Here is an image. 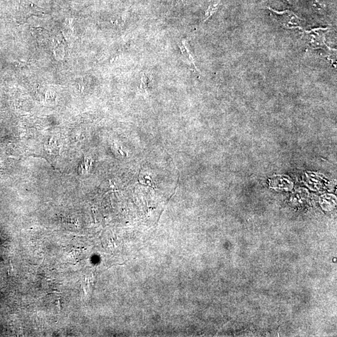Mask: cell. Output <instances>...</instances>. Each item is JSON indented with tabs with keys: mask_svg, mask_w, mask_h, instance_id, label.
Returning <instances> with one entry per match:
<instances>
[{
	"mask_svg": "<svg viewBox=\"0 0 337 337\" xmlns=\"http://www.w3.org/2000/svg\"><path fill=\"white\" fill-rule=\"evenodd\" d=\"M217 8L218 4H212L211 5H210L206 11H205L204 21L207 20L216 11Z\"/></svg>",
	"mask_w": 337,
	"mask_h": 337,
	"instance_id": "277c9868",
	"label": "cell"
},
{
	"mask_svg": "<svg viewBox=\"0 0 337 337\" xmlns=\"http://www.w3.org/2000/svg\"><path fill=\"white\" fill-rule=\"evenodd\" d=\"M285 2L288 3L289 5L295 6L298 3L299 0H284Z\"/></svg>",
	"mask_w": 337,
	"mask_h": 337,
	"instance_id": "8992f818",
	"label": "cell"
},
{
	"mask_svg": "<svg viewBox=\"0 0 337 337\" xmlns=\"http://www.w3.org/2000/svg\"><path fill=\"white\" fill-rule=\"evenodd\" d=\"M275 19L282 27L286 29L302 28L304 21L293 11L285 10L279 11L268 7Z\"/></svg>",
	"mask_w": 337,
	"mask_h": 337,
	"instance_id": "6da1fadb",
	"label": "cell"
},
{
	"mask_svg": "<svg viewBox=\"0 0 337 337\" xmlns=\"http://www.w3.org/2000/svg\"><path fill=\"white\" fill-rule=\"evenodd\" d=\"M311 8L319 14H324L327 10V5L324 0H311Z\"/></svg>",
	"mask_w": 337,
	"mask_h": 337,
	"instance_id": "3957f363",
	"label": "cell"
},
{
	"mask_svg": "<svg viewBox=\"0 0 337 337\" xmlns=\"http://www.w3.org/2000/svg\"><path fill=\"white\" fill-rule=\"evenodd\" d=\"M151 76L149 74H145L142 78V85L144 88H147L151 83Z\"/></svg>",
	"mask_w": 337,
	"mask_h": 337,
	"instance_id": "5b68a950",
	"label": "cell"
},
{
	"mask_svg": "<svg viewBox=\"0 0 337 337\" xmlns=\"http://www.w3.org/2000/svg\"><path fill=\"white\" fill-rule=\"evenodd\" d=\"M73 18H70L69 19V23L70 24V25H72V23H73Z\"/></svg>",
	"mask_w": 337,
	"mask_h": 337,
	"instance_id": "52a82bcc",
	"label": "cell"
},
{
	"mask_svg": "<svg viewBox=\"0 0 337 337\" xmlns=\"http://www.w3.org/2000/svg\"><path fill=\"white\" fill-rule=\"evenodd\" d=\"M328 28H316L310 31H304V37L307 43L312 48L315 49H331L326 42V35Z\"/></svg>",
	"mask_w": 337,
	"mask_h": 337,
	"instance_id": "7a4b0ae2",
	"label": "cell"
}]
</instances>
